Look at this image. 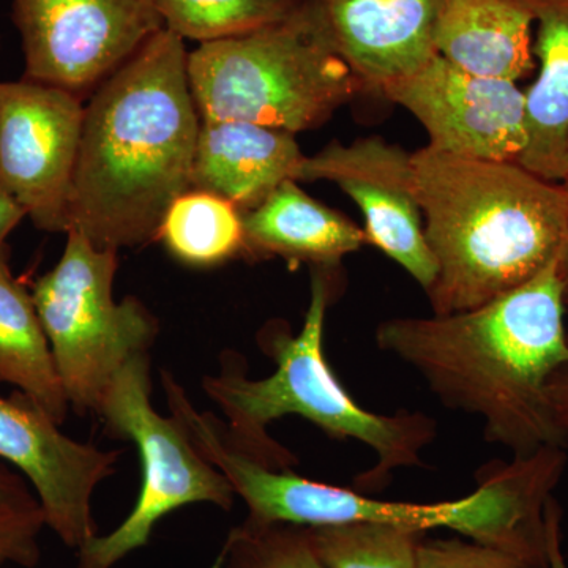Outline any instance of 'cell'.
Wrapping results in <instances>:
<instances>
[{
	"instance_id": "obj_1",
	"label": "cell",
	"mask_w": 568,
	"mask_h": 568,
	"mask_svg": "<svg viewBox=\"0 0 568 568\" xmlns=\"http://www.w3.org/2000/svg\"><path fill=\"white\" fill-rule=\"evenodd\" d=\"M200 129L185 41L162 29L84 108L69 231L115 252L159 239L168 209L192 190Z\"/></svg>"
},
{
	"instance_id": "obj_2",
	"label": "cell",
	"mask_w": 568,
	"mask_h": 568,
	"mask_svg": "<svg viewBox=\"0 0 568 568\" xmlns=\"http://www.w3.org/2000/svg\"><path fill=\"white\" fill-rule=\"evenodd\" d=\"M566 315L556 261L477 308L384 321L376 345L416 369L444 406L484 418L489 444L525 457L567 446L548 398L568 362Z\"/></svg>"
},
{
	"instance_id": "obj_3",
	"label": "cell",
	"mask_w": 568,
	"mask_h": 568,
	"mask_svg": "<svg viewBox=\"0 0 568 568\" xmlns=\"http://www.w3.org/2000/svg\"><path fill=\"white\" fill-rule=\"evenodd\" d=\"M186 433L196 450L230 481L257 523L316 526L381 523L422 530L448 529L547 568V507L566 473V447L545 446L511 462H489L470 495L435 504L376 499L290 470L268 469L231 446L222 420L194 414Z\"/></svg>"
},
{
	"instance_id": "obj_4",
	"label": "cell",
	"mask_w": 568,
	"mask_h": 568,
	"mask_svg": "<svg viewBox=\"0 0 568 568\" xmlns=\"http://www.w3.org/2000/svg\"><path fill=\"white\" fill-rule=\"evenodd\" d=\"M426 244L437 265L433 313L454 315L510 293L559 261L568 194L514 162L426 145L413 152Z\"/></svg>"
},
{
	"instance_id": "obj_5",
	"label": "cell",
	"mask_w": 568,
	"mask_h": 568,
	"mask_svg": "<svg viewBox=\"0 0 568 568\" xmlns=\"http://www.w3.org/2000/svg\"><path fill=\"white\" fill-rule=\"evenodd\" d=\"M328 304L331 284L325 271L317 268L301 332L293 334L286 325L274 323L257 335V345L272 358L275 372L250 379L244 357L224 353L222 372L205 376L203 388L226 417L227 440L246 457L268 469L297 466V457L268 436L267 426L286 416H298L332 439H354L372 448L375 466L358 474L351 488L377 491L388 485L395 470L425 466L422 452L435 440L437 425L420 410L376 414L355 402L325 358Z\"/></svg>"
},
{
	"instance_id": "obj_6",
	"label": "cell",
	"mask_w": 568,
	"mask_h": 568,
	"mask_svg": "<svg viewBox=\"0 0 568 568\" xmlns=\"http://www.w3.org/2000/svg\"><path fill=\"white\" fill-rule=\"evenodd\" d=\"M201 121H239L295 134L316 129L364 85L336 50L321 0L286 17L189 51Z\"/></svg>"
},
{
	"instance_id": "obj_7",
	"label": "cell",
	"mask_w": 568,
	"mask_h": 568,
	"mask_svg": "<svg viewBox=\"0 0 568 568\" xmlns=\"http://www.w3.org/2000/svg\"><path fill=\"white\" fill-rule=\"evenodd\" d=\"M118 252L67 233L61 260L32 287L70 407L95 413L114 376L149 354L159 321L134 297L115 301Z\"/></svg>"
},
{
	"instance_id": "obj_8",
	"label": "cell",
	"mask_w": 568,
	"mask_h": 568,
	"mask_svg": "<svg viewBox=\"0 0 568 568\" xmlns=\"http://www.w3.org/2000/svg\"><path fill=\"white\" fill-rule=\"evenodd\" d=\"M151 354L132 358L100 399L95 414L111 436L140 450L142 485L129 517L106 536L78 549L77 568H112L151 540L160 519L190 504L231 510L235 493L227 478L196 450L173 416L152 405Z\"/></svg>"
},
{
	"instance_id": "obj_9",
	"label": "cell",
	"mask_w": 568,
	"mask_h": 568,
	"mask_svg": "<svg viewBox=\"0 0 568 568\" xmlns=\"http://www.w3.org/2000/svg\"><path fill=\"white\" fill-rule=\"evenodd\" d=\"M24 80L82 97L163 28L155 0H13Z\"/></svg>"
},
{
	"instance_id": "obj_10",
	"label": "cell",
	"mask_w": 568,
	"mask_h": 568,
	"mask_svg": "<svg viewBox=\"0 0 568 568\" xmlns=\"http://www.w3.org/2000/svg\"><path fill=\"white\" fill-rule=\"evenodd\" d=\"M82 99L41 82L0 81V186L41 231L67 233Z\"/></svg>"
},
{
	"instance_id": "obj_11",
	"label": "cell",
	"mask_w": 568,
	"mask_h": 568,
	"mask_svg": "<svg viewBox=\"0 0 568 568\" xmlns=\"http://www.w3.org/2000/svg\"><path fill=\"white\" fill-rule=\"evenodd\" d=\"M379 91L422 123L436 151L518 163L528 145L526 93L517 82L467 73L436 54Z\"/></svg>"
},
{
	"instance_id": "obj_12",
	"label": "cell",
	"mask_w": 568,
	"mask_h": 568,
	"mask_svg": "<svg viewBox=\"0 0 568 568\" xmlns=\"http://www.w3.org/2000/svg\"><path fill=\"white\" fill-rule=\"evenodd\" d=\"M315 181L336 183L358 205L366 244L405 268L425 293L433 286L437 265L426 244L413 153L377 136L332 142L302 162L297 182Z\"/></svg>"
},
{
	"instance_id": "obj_13",
	"label": "cell",
	"mask_w": 568,
	"mask_h": 568,
	"mask_svg": "<svg viewBox=\"0 0 568 568\" xmlns=\"http://www.w3.org/2000/svg\"><path fill=\"white\" fill-rule=\"evenodd\" d=\"M122 450H102L63 435L24 395L0 396V459L29 481L47 528L65 547L80 549L97 536L92 496L115 473Z\"/></svg>"
},
{
	"instance_id": "obj_14",
	"label": "cell",
	"mask_w": 568,
	"mask_h": 568,
	"mask_svg": "<svg viewBox=\"0 0 568 568\" xmlns=\"http://www.w3.org/2000/svg\"><path fill=\"white\" fill-rule=\"evenodd\" d=\"M336 50L364 85L379 89L435 58L448 0H321Z\"/></svg>"
},
{
	"instance_id": "obj_15",
	"label": "cell",
	"mask_w": 568,
	"mask_h": 568,
	"mask_svg": "<svg viewBox=\"0 0 568 568\" xmlns=\"http://www.w3.org/2000/svg\"><path fill=\"white\" fill-rule=\"evenodd\" d=\"M304 159L294 134L250 122L201 121L192 190L252 211L283 182L297 181Z\"/></svg>"
},
{
	"instance_id": "obj_16",
	"label": "cell",
	"mask_w": 568,
	"mask_h": 568,
	"mask_svg": "<svg viewBox=\"0 0 568 568\" xmlns=\"http://www.w3.org/2000/svg\"><path fill=\"white\" fill-rule=\"evenodd\" d=\"M242 223L244 253L291 263L335 267L366 244L364 230L308 196L297 181L283 182L263 203L242 212Z\"/></svg>"
},
{
	"instance_id": "obj_17",
	"label": "cell",
	"mask_w": 568,
	"mask_h": 568,
	"mask_svg": "<svg viewBox=\"0 0 568 568\" xmlns=\"http://www.w3.org/2000/svg\"><path fill=\"white\" fill-rule=\"evenodd\" d=\"M532 26L526 0H448L436 51L467 73L517 82L534 67Z\"/></svg>"
},
{
	"instance_id": "obj_18",
	"label": "cell",
	"mask_w": 568,
	"mask_h": 568,
	"mask_svg": "<svg viewBox=\"0 0 568 568\" xmlns=\"http://www.w3.org/2000/svg\"><path fill=\"white\" fill-rule=\"evenodd\" d=\"M537 26L538 77L526 92L528 145L518 164L548 182L568 179V0H526Z\"/></svg>"
},
{
	"instance_id": "obj_19",
	"label": "cell",
	"mask_w": 568,
	"mask_h": 568,
	"mask_svg": "<svg viewBox=\"0 0 568 568\" xmlns=\"http://www.w3.org/2000/svg\"><path fill=\"white\" fill-rule=\"evenodd\" d=\"M0 383L17 387L55 424L65 422L69 396L32 291L14 276L9 252L0 256Z\"/></svg>"
},
{
	"instance_id": "obj_20",
	"label": "cell",
	"mask_w": 568,
	"mask_h": 568,
	"mask_svg": "<svg viewBox=\"0 0 568 568\" xmlns=\"http://www.w3.org/2000/svg\"><path fill=\"white\" fill-rule=\"evenodd\" d=\"M159 239L182 263L223 264L244 253L242 212L216 194L189 190L168 209Z\"/></svg>"
},
{
	"instance_id": "obj_21",
	"label": "cell",
	"mask_w": 568,
	"mask_h": 568,
	"mask_svg": "<svg viewBox=\"0 0 568 568\" xmlns=\"http://www.w3.org/2000/svg\"><path fill=\"white\" fill-rule=\"evenodd\" d=\"M317 558L327 568H418L422 530L381 523L306 528Z\"/></svg>"
},
{
	"instance_id": "obj_22",
	"label": "cell",
	"mask_w": 568,
	"mask_h": 568,
	"mask_svg": "<svg viewBox=\"0 0 568 568\" xmlns=\"http://www.w3.org/2000/svg\"><path fill=\"white\" fill-rule=\"evenodd\" d=\"M295 0H155L163 28L200 44L233 39L280 21Z\"/></svg>"
},
{
	"instance_id": "obj_23",
	"label": "cell",
	"mask_w": 568,
	"mask_h": 568,
	"mask_svg": "<svg viewBox=\"0 0 568 568\" xmlns=\"http://www.w3.org/2000/svg\"><path fill=\"white\" fill-rule=\"evenodd\" d=\"M222 556L223 568H327L304 526L248 518L231 530Z\"/></svg>"
},
{
	"instance_id": "obj_24",
	"label": "cell",
	"mask_w": 568,
	"mask_h": 568,
	"mask_svg": "<svg viewBox=\"0 0 568 568\" xmlns=\"http://www.w3.org/2000/svg\"><path fill=\"white\" fill-rule=\"evenodd\" d=\"M44 528L47 519L36 491L20 473L0 459V566H39Z\"/></svg>"
},
{
	"instance_id": "obj_25",
	"label": "cell",
	"mask_w": 568,
	"mask_h": 568,
	"mask_svg": "<svg viewBox=\"0 0 568 568\" xmlns=\"http://www.w3.org/2000/svg\"><path fill=\"white\" fill-rule=\"evenodd\" d=\"M418 568H538L528 560L470 538H424Z\"/></svg>"
},
{
	"instance_id": "obj_26",
	"label": "cell",
	"mask_w": 568,
	"mask_h": 568,
	"mask_svg": "<svg viewBox=\"0 0 568 568\" xmlns=\"http://www.w3.org/2000/svg\"><path fill=\"white\" fill-rule=\"evenodd\" d=\"M548 398L556 426L568 444V362L560 365L549 379Z\"/></svg>"
},
{
	"instance_id": "obj_27",
	"label": "cell",
	"mask_w": 568,
	"mask_h": 568,
	"mask_svg": "<svg viewBox=\"0 0 568 568\" xmlns=\"http://www.w3.org/2000/svg\"><path fill=\"white\" fill-rule=\"evenodd\" d=\"M547 568H568L562 549V511L552 497L547 507Z\"/></svg>"
},
{
	"instance_id": "obj_28",
	"label": "cell",
	"mask_w": 568,
	"mask_h": 568,
	"mask_svg": "<svg viewBox=\"0 0 568 568\" xmlns=\"http://www.w3.org/2000/svg\"><path fill=\"white\" fill-rule=\"evenodd\" d=\"M22 219H26V213L21 205L0 186V256L9 252L7 239L17 230Z\"/></svg>"
},
{
	"instance_id": "obj_29",
	"label": "cell",
	"mask_w": 568,
	"mask_h": 568,
	"mask_svg": "<svg viewBox=\"0 0 568 568\" xmlns=\"http://www.w3.org/2000/svg\"><path fill=\"white\" fill-rule=\"evenodd\" d=\"M562 185L566 186L568 194V181L564 182ZM558 274L560 283H562L564 305H566V313H568V234L566 245H564L558 261Z\"/></svg>"
},
{
	"instance_id": "obj_30",
	"label": "cell",
	"mask_w": 568,
	"mask_h": 568,
	"mask_svg": "<svg viewBox=\"0 0 568 568\" xmlns=\"http://www.w3.org/2000/svg\"><path fill=\"white\" fill-rule=\"evenodd\" d=\"M209 568H223V556L222 552H220L219 558L215 559V562L212 564Z\"/></svg>"
},
{
	"instance_id": "obj_31",
	"label": "cell",
	"mask_w": 568,
	"mask_h": 568,
	"mask_svg": "<svg viewBox=\"0 0 568 568\" xmlns=\"http://www.w3.org/2000/svg\"><path fill=\"white\" fill-rule=\"evenodd\" d=\"M567 160H568V151H567ZM567 181H568V179H567Z\"/></svg>"
}]
</instances>
